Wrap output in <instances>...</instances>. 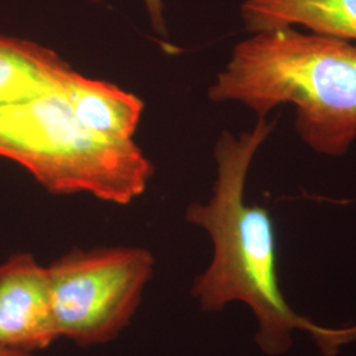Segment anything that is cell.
<instances>
[{"mask_svg":"<svg viewBox=\"0 0 356 356\" xmlns=\"http://www.w3.org/2000/svg\"><path fill=\"white\" fill-rule=\"evenodd\" d=\"M209 98L243 103L257 118L292 104L304 143L342 156L356 139V42L293 26L254 33L234 48Z\"/></svg>","mask_w":356,"mask_h":356,"instance_id":"2","label":"cell"},{"mask_svg":"<svg viewBox=\"0 0 356 356\" xmlns=\"http://www.w3.org/2000/svg\"><path fill=\"white\" fill-rule=\"evenodd\" d=\"M57 339L48 269L33 254H13L0 264V346L33 354Z\"/></svg>","mask_w":356,"mask_h":356,"instance_id":"5","label":"cell"},{"mask_svg":"<svg viewBox=\"0 0 356 356\" xmlns=\"http://www.w3.org/2000/svg\"><path fill=\"white\" fill-rule=\"evenodd\" d=\"M0 156L51 194H90L131 204L147 191L154 168L134 140H111L83 127L63 86L0 106Z\"/></svg>","mask_w":356,"mask_h":356,"instance_id":"3","label":"cell"},{"mask_svg":"<svg viewBox=\"0 0 356 356\" xmlns=\"http://www.w3.org/2000/svg\"><path fill=\"white\" fill-rule=\"evenodd\" d=\"M73 67L42 45L0 36V106L61 88Z\"/></svg>","mask_w":356,"mask_h":356,"instance_id":"8","label":"cell"},{"mask_svg":"<svg viewBox=\"0 0 356 356\" xmlns=\"http://www.w3.org/2000/svg\"><path fill=\"white\" fill-rule=\"evenodd\" d=\"M276 120L259 118L251 131L216 141V179L207 204H191L185 219L204 229L213 242V259L197 276L191 296L206 313L232 302L248 306L257 322L256 344L268 356L286 354L294 331L306 332L323 356H338L356 342V323L323 326L294 312L281 291L273 219L266 207L244 201L245 179L259 148Z\"/></svg>","mask_w":356,"mask_h":356,"instance_id":"1","label":"cell"},{"mask_svg":"<svg viewBox=\"0 0 356 356\" xmlns=\"http://www.w3.org/2000/svg\"><path fill=\"white\" fill-rule=\"evenodd\" d=\"M63 91L83 127L111 140H134L144 113V102L138 95L74 69L65 78Z\"/></svg>","mask_w":356,"mask_h":356,"instance_id":"6","label":"cell"},{"mask_svg":"<svg viewBox=\"0 0 356 356\" xmlns=\"http://www.w3.org/2000/svg\"><path fill=\"white\" fill-rule=\"evenodd\" d=\"M242 17L251 33L302 26L356 42V0H245Z\"/></svg>","mask_w":356,"mask_h":356,"instance_id":"7","label":"cell"},{"mask_svg":"<svg viewBox=\"0 0 356 356\" xmlns=\"http://www.w3.org/2000/svg\"><path fill=\"white\" fill-rule=\"evenodd\" d=\"M145 7L151 16L153 29L161 35H165L166 26L163 15V0H144Z\"/></svg>","mask_w":356,"mask_h":356,"instance_id":"9","label":"cell"},{"mask_svg":"<svg viewBox=\"0 0 356 356\" xmlns=\"http://www.w3.org/2000/svg\"><path fill=\"white\" fill-rule=\"evenodd\" d=\"M0 356H33V354L26 353V351L13 350V348H7V347H1V346H0Z\"/></svg>","mask_w":356,"mask_h":356,"instance_id":"10","label":"cell"},{"mask_svg":"<svg viewBox=\"0 0 356 356\" xmlns=\"http://www.w3.org/2000/svg\"><path fill=\"white\" fill-rule=\"evenodd\" d=\"M154 264L140 247L76 248L54 260L47 269L60 338L81 347L113 342L135 317Z\"/></svg>","mask_w":356,"mask_h":356,"instance_id":"4","label":"cell"}]
</instances>
